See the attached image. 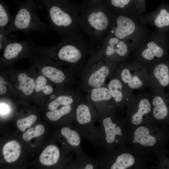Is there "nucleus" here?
Listing matches in <instances>:
<instances>
[{"label": "nucleus", "instance_id": "1", "mask_svg": "<svg viewBox=\"0 0 169 169\" xmlns=\"http://www.w3.org/2000/svg\"><path fill=\"white\" fill-rule=\"evenodd\" d=\"M113 16L106 0H83L78 18L80 31L98 45L108 34Z\"/></svg>", "mask_w": 169, "mask_h": 169}, {"label": "nucleus", "instance_id": "2", "mask_svg": "<svg viewBox=\"0 0 169 169\" xmlns=\"http://www.w3.org/2000/svg\"><path fill=\"white\" fill-rule=\"evenodd\" d=\"M117 110L97 111L95 147L105 151L124 147L127 140L126 124L117 116Z\"/></svg>", "mask_w": 169, "mask_h": 169}, {"label": "nucleus", "instance_id": "3", "mask_svg": "<svg viewBox=\"0 0 169 169\" xmlns=\"http://www.w3.org/2000/svg\"><path fill=\"white\" fill-rule=\"evenodd\" d=\"M46 9L49 25L48 29L62 38L80 33L78 23L80 7L69 1L39 0Z\"/></svg>", "mask_w": 169, "mask_h": 169}, {"label": "nucleus", "instance_id": "4", "mask_svg": "<svg viewBox=\"0 0 169 169\" xmlns=\"http://www.w3.org/2000/svg\"><path fill=\"white\" fill-rule=\"evenodd\" d=\"M95 47L80 32L62 38L59 44L51 49V53L59 61L70 65L80 78L86 61Z\"/></svg>", "mask_w": 169, "mask_h": 169}, {"label": "nucleus", "instance_id": "5", "mask_svg": "<svg viewBox=\"0 0 169 169\" xmlns=\"http://www.w3.org/2000/svg\"><path fill=\"white\" fill-rule=\"evenodd\" d=\"M119 64L107 60L95 46L87 60L82 72L79 81L80 88L86 91L104 85Z\"/></svg>", "mask_w": 169, "mask_h": 169}, {"label": "nucleus", "instance_id": "6", "mask_svg": "<svg viewBox=\"0 0 169 169\" xmlns=\"http://www.w3.org/2000/svg\"><path fill=\"white\" fill-rule=\"evenodd\" d=\"M14 1L18 5V12L3 32L4 34L8 35L16 31L28 33L33 31L43 33L46 31L48 27L38 17L35 0H24L23 2L19 0Z\"/></svg>", "mask_w": 169, "mask_h": 169}, {"label": "nucleus", "instance_id": "7", "mask_svg": "<svg viewBox=\"0 0 169 169\" xmlns=\"http://www.w3.org/2000/svg\"><path fill=\"white\" fill-rule=\"evenodd\" d=\"M116 71L123 83L132 91L150 87L147 68L135 60L121 63Z\"/></svg>", "mask_w": 169, "mask_h": 169}, {"label": "nucleus", "instance_id": "8", "mask_svg": "<svg viewBox=\"0 0 169 169\" xmlns=\"http://www.w3.org/2000/svg\"><path fill=\"white\" fill-rule=\"evenodd\" d=\"M97 112L93 105L83 98L77 105L75 110V127L81 136L96 145L95 125Z\"/></svg>", "mask_w": 169, "mask_h": 169}, {"label": "nucleus", "instance_id": "9", "mask_svg": "<svg viewBox=\"0 0 169 169\" xmlns=\"http://www.w3.org/2000/svg\"><path fill=\"white\" fill-rule=\"evenodd\" d=\"M96 46L107 60L118 64L127 60L132 51L127 41L109 34Z\"/></svg>", "mask_w": 169, "mask_h": 169}, {"label": "nucleus", "instance_id": "10", "mask_svg": "<svg viewBox=\"0 0 169 169\" xmlns=\"http://www.w3.org/2000/svg\"><path fill=\"white\" fill-rule=\"evenodd\" d=\"M126 107L125 120H130L131 124L134 127L144 124V120L151 117V106L149 92L133 95Z\"/></svg>", "mask_w": 169, "mask_h": 169}, {"label": "nucleus", "instance_id": "11", "mask_svg": "<svg viewBox=\"0 0 169 169\" xmlns=\"http://www.w3.org/2000/svg\"><path fill=\"white\" fill-rule=\"evenodd\" d=\"M99 169H126L132 167L136 162L132 154L126 151L124 147L100 153L97 158Z\"/></svg>", "mask_w": 169, "mask_h": 169}, {"label": "nucleus", "instance_id": "12", "mask_svg": "<svg viewBox=\"0 0 169 169\" xmlns=\"http://www.w3.org/2000/svg\"><path fill=\"white\" fill-rule=\"evenodd\" d=\"M107 79L109 80L106 85L115 107L118 109L126 107L134 95L133 91L122 81L116 69Z\"/></svg>", "mask_w": 169, "mask_h": 169}, {"label": "nucleus", "instance_id": "13", "mask_svg": "<svg viewBox=\"0 0 169 169\" xmlns=\"http://www.w3.org/2000/svg\"><path fill=\"white\" fill-rule=\"evenodd\" d=\"M112 12V22L108 34L127 41V39L135 33L136 24L127 15L126 12Z\"/></svg>", "mask_w": 169, "mask_h": 169}, {"label": "nucleus", "instance_id": "14", "mask_svg": "<svg viewBox=\"0 0 169 169\" xmlns=\"http://www.w3.org/2000/svg\"><path fill=\"white\" fill-rule=\"evenodd\" d=\"M85 99L92 104L98 112L117 109L115 106L106 84L101 86L89 89Z\"/></svg>", "mask_w": 169, "mask_h": 169}, {"label": "nucleus", "instance_id": "15", "mask_svg": "<svg viewBox=\"0 0 169 169\" xmlns=\"http://www.w3.org/2000/svg\"><path fill=\"white\" fill-rule=\"evenodd\" d=\"M135 51L137 56L134 60L144 65L147 69L162 60L165 54L164 49L154 40L140 46Z\"/></svg>", "mask_w": 169, "mask_h": 169}, {"label": "nucleus", "instance_id": "16", "mask_svg": "<svg viewBox=\"0 0 169 169\" xmlns=\"http://www.w3.org/2000/svg\"><path fill=\"white\" fill-rule=\"evenodd\" d=\"M150 87L169 92V62L162 60L148 69Z\"/></svg>", "mask_w": 169, "mask_h": 169}, {"label": "nucleus", "instance_id": "17", "mask_svg": "<svg viewBox=\"0 0 169 169\" xmlns=\"http://www.w3.org/2000/svg\"><path fill=\"white\" fill-rule=\"evenodd\" d=\"M151 106V117L155 120L165 119L169 112L167 102L169 92L160 89H151L149 92Z\"/></svg>", "mask_w": 169, "mask_h": 169}, {"label": "nucleus", "instance_id": "18", "mask_svg": "<svg viewBox=\"0 0 169 169\" xmlns=\"http://www.w3.org/2000/svg\"><path fill=\"white\" fill-rule=\"evenodd\" d=\"M148 125L143 124L135 127L130 137L132 145L144 149L155 147L157 139L154 131Z\"/></svg>", "mask_w": 169, "mask_h": 169}, {"label": "nucleus", "instance_id": "19", "mask_svg": "<svg viewBox=\"0 0 169 169\" xmlns=\"http://www.w3.org/2000/svg\"><path fill=\"white\" fill-rule=\"evenodd\" d=\"M60 133L65 141L63 145H67L69 148L73 151L76 156L84 153L81 146L82 137L75 127L64 126L61 128Z\"/></svg>", "mask_w": 169, "mask_h": 169}, {"label": "nucleus", "instance_id": "20", "mask_svg": "<svg viewBox=\"0 0 169 169\" xmlns=\"http://www.w3.org/2000/svg\"><path fill=\"white\" fill-rule=\"evenodd\" d=\"M60 156V152L55 145H51L47 146L41 153L39 160L43 165L51 166L56 164Z\"/></svg>", "mask_w": 169, "mask_h": 169}, {"label": "nucleus", "instance_id": "21", "mask_svg": "<svg viewBox=\"0 0 169 169\" xmlns=\"http://www.w3.org/2000/svg\"><path fill=\"white\" fill-rule=\"evenodd\" d=\"M78 103L67 105H61L56 109L48 112L46 116L49 119L53 121L59 120L67 115L74 118L75 109Z\"/></svg>", "mask_w": 169, "mask_h": 169}, {"label": "nucleus", "instance_id": "22", "mask_svg": "<svg viewBox=\"0 0 169 169\" xmlns=\"http://www.w3.org/2000/svg\"><path fill=\"white\" fill-rule=\"evenodd\" d=\"M21 146L15 140L7 142L3 149V153L5 161L10 163L16 161L19 157L21 153Z\"/></svg>", "mask_w": 169, "mask_h": 169}, {"label": "nucleus", "instance_id": "23", "mask_svg": "<svg viewBox=\"0 0 169 169\" xmlns=\"http://www.w3.org/2000/svg\"><path fill=\"white\" fill-rule=\"evenodd\" d=\"M28 43L26 41H13L8 43L5 47L3 54V58L7 60H11L18 57L24 50Z\"/></svg>", "mask_w": 169, "mask_h": 169}, {"label": "nucleus", "instance_id": "24", "mask_svg": "<svg viewBox=\"0 0 169 169\" xmlns=\"http://www.w3.org/2000/svg\"><path fill=\"white\" fill-rule=\"evenodd\" d=\"M72 163V168L74 169H99V164L97 159H94L85 153L77 156L76 159Z\"/></svg>", "mask_w": 169, "mask_h": 169}, {"label": "nucleus", "instance_id": "25", "mask_svg": "<svg viewBox=\"0 0 169 169\" xmlns=\"http://www.w3.org/2000/svg\"><path fill=\"white\" fill-rule=\"evenodd\" d=\"M42 73L52 82L60 84L66 79V75L61 69L51 66H46L43 68Z\"/></svg>", "mask_w": 169, "mask_h": 169}, {"label": "nucleus", "instance_id": "26", "mask_svg": "<svg viewBox=\"0 0 169 169\" xmlns=\"http://www.w3.org/2000/svg\"><path fill=\"white\" fill-rule=\"evenodd\" d=\"M19 86L17 88L26 95H31L34 89L35 81L32 78L28 77L25 74L22 73L18 76Z\"/></svg>", "mask_w": 169, "mask_h": 169}, {"label": "nucleus", "instance_id": "27", "mask_svg": "<svg viewBox=\"0 0 169 169\" xmlns=\"http://www.w3.org/2000/svg\"><path fill=\"white\" fill-rule=\"evenodd\" d=\"M106 1L111 10L114 13L127 12L133 6L135 7V0H106Z\"/></svg>", "mask_w": 169, "mask_h": 169}, {"label": "nucleus", "instance_id": "28", "mask_svg": "<svg viewBox=\"0 0 169 169\" xmlns=\"http://www.w3.org/2000/svg\"><path fill=\"white\" fill-rule=\"evenodd\" d=\"M13 17L9 11L8 6L2 0L0 1V31L4 32L12 22Z\"/></svg>", "mask_w": 169, "mask_h": 169}, {"label": "nucleus", "instance_id": "29", "mask_svg": "<svg viewBox=\"0 0 169 169\" xmlns=\"http://www.w3.org/2000/svg\"><path fill=\"white\" fill-rule=\"evenodd\" d=\"M154 23L159 28L169 25V13L165 9H161L155 17Z\"/></svg>", "mask_w": 169, "mask_h": 169}, {"label": "nucleus", "instance_id": "30", "mask_svg": "<svg viewBox=\"0 0 169 169\" xmlns=\"http://www.w3.org/2000/svg\"><path fill=\"white\" fill-rule=\"evenodd\" d=\"M45 128L42 124H38L34 127L29 128L23 135V138L26 141H28L35 137L41 136L44 132Z\"/></svg>", "mask_w": 169, "mask_h": 169}, {"label": "nucleus", "instance_id": "31", "mask_svg": "<svg viewBox=\"0 0 169 169\" xmlns=\"http://www.w3.org/2000/svg\"><path fill=\"white\" fill-rule=\"evenodd\" d=\"M37 116L31 115L25 118L20 119L17 122V125L19 129L22 132L29 128L37 120Z\"/></svg>", "mask_w": 169, "mask_h": 169}, {"label": "nucleus", "instance_id": "32", "mask_svg": "<svg viewBox=\"0 0 169 169\" xmlns=\"http://www.w3.org/2000/svg\"><path fill=\"white\" fill-rule=\"evenodd\" d=\"M47 80L45 77L42 75L38 76L35 81L34 90L36 92L42 90L46 86Z\"/></svg>", "mask_w": 169, "mask_h": 169}, {"label": "nucleus", "instance_id": "33", "mask_svg": "<svg viewBox=\"0 0 169 169\" xmlns=\"http://www.w3.org/2000/svg\"><path fill=\"white\" fill-rule=\"evenodd\" d=\"M145 0H135V7L139 10H143L145 8Z\"/></svg>", "mask_w": 169, "mask_h": 169}, {"label": "nucleus", "instance_id": "34", "mask_svg": "<svg viewBox=\"0 0 169 169\" xmlns=\"http://www.w3.org/2000/svg\"><path fill=\"white\" fill-rule=\"evenodd\" d=\"M53 88L51 85H46L42 91L44 94L49 95L53 92Z\"/></svg>", "mask_w": 169, "mask_h": 169}, {"label": "nucleus", "instance_id": "35", "mask_svg": "<svg viewBox=\"0 0 169 169\" xmlns=\"http://www.w3.org/2000/svg\"><path fill=\"white\" fill-rule=\"evenodd\" d=\"M8 111V106L4 104H0L1 114H6Z\"/></svg>", "mask_w": 169, "mask_h": 169}, {"label": "nucleus", "instance_id": "36", "mask_svg": "<svg viewBox=\"0 0 169 169\" xmlns=\"http://www.w3.org/2000/svg\"><path fill=\"white\" fill-rule=\"evenodd\" d=\"M6 86L3 84H0V94L2 95L5 94L6 92Z\"/></svg>", "mask_w": 169, "mask_h": 169}, {"label": "nucleus", "instance_id": "37", "mask_svg": "<svg viewBox=\"0 0 169 169\" xmlns=\"http://www.w3.org/2000/svg\"><path fill=\"white\" fill-rule=\"evenodd\" d=\"M0 84H8V83L6 81H5L3 79V78L2 77H0Z\"/></svg>", "mask_w": 169, "mask_h": 169}, {"label": "nucleus", "instance_id": "38", "mask_svg": "<svg viewBox=\"0 0 169 169\" xmlns=\"http://www.w3.org/2000/svg\"><path fill=\"white\" fill-rule=\"evenodd\" d=\"M56 98V96L54 94L50 96V98L52 99H54Z\"/></svg>", "mask_w": 169, "mask_h": 169}, {"label": "nucleus", "instance_id": "39", "mask_svg": "<svg viewBox=\"0 0 169 169\" xmlns=\"http://www.w3.org/2000/svg\"><path fill=\"white\" fill-rule=\"evenodd\" d=\"M64 1H69V0H63Z\"/></svg>", "mask_w": 169, "mask_h": 169}, {"label": "nucleus", "instance_id": "40", "mask_svg": "<svg viewBox=\"0 0 169 169\" xmlns=\"http://www.w3.org/2000/svg\"></svg>", "mask_w": 169, "mask_h": 169}]
</instances>
